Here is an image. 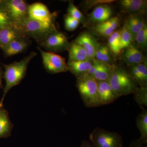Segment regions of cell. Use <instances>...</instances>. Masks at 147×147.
<instances>
[{"mask_svg":"<svg viewBox=\"0 0 147 147\" xmlns=\"http://www.w3.org/2000/svg\"><path fill=\"white\" fill-rule=\"evenodd\" d=\"M36 55V53L32 52L18 61L9 64L1 63L4 69L3 78L5 80V85L2 98L0 100V106L3 105L4 100L9 90L20 84L24 79L29 63Z\"/></svg>","mask_w":147,"mask_h":147,"instance_id":"cell-1","label":"cell"},{"mask_svg":"<svg viewBox=\"0 0 147 147\" xmlns=\"http://www.w3.org/2000/svg\"><path fill=\"white\" fill-rule=\"evenodd\" d=\"M108 82L119 97L134 94L139 88V85L131 78L127 70L122 67L113 66Z\"/></svg>","mask_w":147,"mask_h":147,"instance_id":"cell-2","label":"cell"},{"mask_svg":"<svg viewBox=\"0 0 147 147\" xmlns=\"http://www.w3.org/2000/svg\"><path fill=\"white\" fill-rule=\"evenodd\" d=\"M21 34L34 39L37 43L50 32L57 30L55 23H45L30 19L28 17L13 25Z\"/></svg>","mask_w":147,"mask_h":147,"instance_id":"cell-3","label":"cell"},{"mask_svg":"<svg viewBox=\"0 0 147 147\" xmlns=\"http://www.w3.org/2000/svg\"><path fill=\"white\" fill-rule=\"evenodd\" d=\"M76 87L86 107L94 108L101 106L96 80L90 77L76 78Z\"/></svg>","mask_w":147,"mask_h":147,"instance_id":"cell-4","label":"cell"},{"mask_svg":"<svg viewBox=\"0 0 147 147\" xmlns=\"http://www.w3.org/2000/svg\"><path fill=\"white\" fill-rule=\"evenodd\" d=\"M90 139L93 147H123L121 134L100 127H96L93 130L90 134Z\"/></svg>","mask_w":147,"mask_h":147,"instance_id":"cell-5","label":"cell"},{"mask_svg":"<svg viewBox=\"0 0 147 147\" xmlns=\"http://www.w3.org/2000/svg\"><path fill=\"white\" fill-rule=\"evenodd\" d=\"M38 44L48 52L55 53L67 50L69 43L65 34L57 29L49 33Z\"/></svg>","mask_w":147,"mask_h":147,"instance_id":"cell-6","label":"cell"},{"mask_svg":"<svg viewBox=\"0 0 147 147\" xmlns=\"http://www.w3.org/2000/svg\"><path fill=\"white\" fill-rule=\"evenodd\" d=\"M37 48L41 54L44 68L47 72L55 74L68 71L63 57L55 53L44 51L40 47Z\"/></svg>","mask_w":147,"mask_h":147,"instance_id":"cell-7","label":"cell"},{"mask_svg":"<svg viewBox=\"0 0 147 147\" xmlns=\"http://www.w3.org/2000/svg\"><path fill=\"white\" fill-rule=\"evenodd\" d=\"M13 23L16 25L28 17L29 5L24 0H1Z\"/></svg>","mask_w":147,"mask_h":147,"instance_id":"cell-8","label":"cell"},{"mask_svg":"<svg viewBox=\"0 0 147 147\" xmlns=\"http://www.w3.org/2000/svg\"><path fill=\"white\" fill-rule=\"evenodd\" d=\"M57 14L52 13L47 6L41 3L29 5L28 17L30 19L45 23H55Z\"/></svg>","mask_w":147,"mask_h":147,"instance_id":"cell-9","label":"cell"},{"mask_svg":"<svg viewBox=\"0 0 147 147\" xmlns=\"http://www.w3.org/2000/svg\"><path fill=\"white\" fill-rule=\"evenodd\" d=\"M74 41L84 48L90 60H92L95 59L96 53L99 45L91 33L88 32H83Z\"/></svg>","mask_w":147,"mask_h":147,"instance_id":"cell-10","label":"cell"},{"mask_svg":"<svg viewBox=\"0 0 147 147\" xmlns=\"http://www.w3.org/2000/svg\"><path fill=\"white\" fill-rule=\"evenodd\" d=\"M31 44L29 38L23 36L11 41L2 50L6 57H12L24 52Z\"/></svg>","mask_w":147,"mask_h":147,"instance_id":"cell-11","label":"cell"},{"mask_svg":"<svg viewBox=\"0 0 147 147\" xmlns=\"http://www.w3.org/2000/svg\"><path fill=\"white\" fill-rule=\"evenodd\" d=\"M119 3L121 8L129 15H143L146 11L147 1L121 0Z\"/></svg>","mask_w":147,"mask_h":147,"instance_id":"cell-12","label":"cell"},{"mask_svg":"<svg viewBox=\"0 0 147 147\" xmlns=\"http://www.w3.org/2000/svg\"><path fill=\"white\" fill-rule=\"evenodd\" d=\"M98 92L101 105L115 102L119 97L113 90L108 81H97Z\"/></svg>","mask_w":147,"mask_h":147,"instance_id":"cell-13","label":"cell"},{"mask_svg":"<svg viewBox=\"0 0 147 147\" xmlns=\"http://www.w3.org/2000/svg\"><path fill=\"white\" fill-rule=\"evenodd\" d=\"M127 71L133 80L139 86H147L146 63L128 66Z\"/></svg>","mask_w":147,"mask_h":147,"instance_id":"cell-14","label":"cell"},{"mask_svg":"<svg viewBox=\"0 0 147 147\" xmlns=\"http://www.w3.org/2000/svg\"><path fill=\"white\" fill-rule=\"evenodd\" d=\"M123 57L128 66L141 63H147L146 58L135 45L132 44L125 49Z\"/></svg>","mask_w":147,"mask_h":147,"instance_id":"cell-15","label":"cell"},{"mask_svg":"<svg viewBox=\"0 0 147 147\" xmlns=\"http://www.w3.org/2000/svg\"><path fill=\"white\" fill-rule=\"evenodd\" d=\"M113 10L107 4L97 6L90 13L89 19L91 22L100 24L108 21L111 18Z\"/></svg>","mask_w":147,"mask_h":147,"instance_id":"cell-16","label":"cell"},{"mask_svg":"<svg viewBox=\"0 0 147 147\" xmlns=\"http://www.w3.org/2000/svg\"><path fill=\"white\" fill-rule=\"evenodd\" d=\"M94 59L84 61H68L67 63L68 71L71 72L76 78H82L85 76L92 65Z\"/></svg>","mask_w":147,"mask_h":147,"instance_id":"cell-17","label":"cell"},{"mask_svg":"<svg viewBox=\"0 0 147 147\" xmlns=\"http://www.w3.org/2000/svg\"><path fill=\"white\" fill-rule=\"evenodd\" d=\"M23 36L13 25L0 28V49L2 50L13 40Z\"/></svg>","mask_w":147,"mask_h":147,"instance_id":"cell-18","label":"cell"},{"mask_svg":"<svg viewBox=\"0 0 147 147\" xmlns=\"http://www.w3.org/2000/svg\"><path fill=\"white\" fill-rule=\"evenodd\" d=\"M13 125L4 105L0 106V139L10 137Z\"/></svg>","mask_w":147,"mask_h":147,"instance_id":"cell-19","label":"cell"},{"mask_svg":"<svg viewBox=\"0 0 147 147\" xmlns=\"http://www.w3.org/2000/svg\"><path fill=\"white\" fill-rule=\"evenodd\" d=\"M125 23L134 41L136 34L146 25L142 15H129Z\"/></svg>","mask_w":147,"mask_h":147,"instance_id":"cell-20","label":"cell"},{"mask_svg":"<svg viewBox=\"0 0 147 147\" xmlns=\"http://www.w3.org/2000/svg\"><path fill=\"white\" fill-rule=\"evenodd\" d=\"M67 50L69 52L68 61H84L90 60L86 50L81 45L74 41L69 43Z\"/></svg>","mask_w":147,"mask_h":147,"instance_id":"cell-21","label":"cell"},{"mask_svg":"<svg viewBox=\"0 0 147 147\" xmlns=\"http://www.w3.org/2000/svg\"><path fill=\"white\" fill-rule=\"evenodd\" d=\"M136 119V125L140 132L139 139L142 144H147V110L143 109Z\"/></svg>","mask_w":147,"mask_h":147,"instance_id":"cell-22","label":"cell"},{"mask_svg":"<svg viewBox=\"0 0 147 147\" xmlns=\"http://www.w3.org/2000/svg\"><path fill=\"white\" fill-rule=\"evenodd\" d=\"M95 59L98 61L113 66V54L110 52L108 46L99 45L95 56Z\"/></svg>","mask_w":147,"mask_h":147,"instance_id":"cell-23","label":"cell"},{"mask_svg":"<svg viewBox=\"0 0 147 147\" xmlns=\"http://www.w3.org/2000/svg\"><path fill=\"white\" fill-rule=\"evenodd\" d=\"M108 47L113 55L117 56L121 54L120 30L114 32L108 37Z\"/></svg>","mask_w":147,"mask_h":147,"instance_id":"cell-24","label":"cell"},{"mask_svg":"<svg viewBox=\"0 0 147 147\" xmlns=\"http://www.w3.org/2000/svg\"><path fill=\"white\" fill-rule=\"evenodd\" d=\"M113 66L100 62L98 68L92 78L96 81H108L111 75Z\"/></svg>","mask_w":147,"mask_h":147,"instance_id":"cell-25","label":"cell"},{"mask_svg":"<svg viewBox=\"0 0 147 147\" xmlns=\"http://www.w3.org/2000/svg\"><path fill=\"white\" fill-rule=\"evenodd\" d=\"M134 41L131 33L129 30L126 24H124L120 30V47L121 50L127 48Z\"/></svg>","mask_w":147,"mask_h":147,"instance_id":"cell-26","label":"cell"},{"mask_svg":"<svg viewBox=\"0 0 147 147\" xmlns=\"http://www.w3.org/2000/svg\"><path fill=\"white\" fill-rule=\"evenodd\" d=\"M135 101L143 109L147 107V86H139L138 90L134 94Z\"/></svg>","mask_w":147,"mask_h":147,"instance_id":"cell-27","label":"cell"},{"mask_svg":"<svg viewBox=\"0 0 147 147\" xmlns=\"http://www.w3.org/2000/svg\"><path fill=\"white\" fill-rule=\"evenodd\" d=\"M134 41L137 44V48L146 50L147 45V26L146 25L143 28L138 32L134 37Z\"/></svg>","mask_w":147,"mask_h":147,"instance_id":"cell-28","label":"cell"},{"mask_svg":"<svg viewBox=\"0 0 147 147\" xmlns=\"http://www.w3.org/2000/svg\"><path fill=\"white\" fill-rule=\"evenodd\" d=\"M67 11V14L78 20L80 23L83 24H86V18L85 16L79 10V9L75 5L73 2L71 1L69 2Z\"/></svg>","mask_w":147,"mask_h":147,"instance_id":"cell-29","label":"cell"},{"mask_svg":"<svg viewBox=\"0 0 147 147\" xmlns=\"http://www.w3.org/2000/svg\"><path fill=\"white\" fill-rule=\"evenodd\" d=\"M11 25H13V22L9 15L5 6L1 0H0V28Z\"/></svg>","mask_w":147,"mask_h":147,"instance_id":"cell-30","label":"cell"},{"mask_svg":"<svg viewBox=\"0 0 147 147\" xmlns=\"http://www.w3.org/2000/svg\"><path fill=\"white\" fill-rule=\"evenodd\" d=\"M80 22L69 14L64 16V26L66 30L69 32L73 31L79 26Z\"/></svg>","mask_w":147,"mask_h":147,"instance_id":"cell-31","label":"cell"},{"mask_svg":"<svg viewBox=\"0 0 147 147\" xmlns=\"http://www.w3.org/2000/svg\"><path fill=\"white\" fill-rule=\"evenodd\" d=\"M94 30L100 35L108 37L115 32V30L111 27L99 24H97L94 27Z\"/></svg>","mask_w":147,"mask_h":147,"instance_id":"cell-32","label":"cell"},{"mask_svg":"<svg viewBox=\"0 0 147 147\" xmlns=\"http://www.w3.org/2000/svg\"><path fill=\"white\" fill-rule=\"evenodd\" d=\"M114 1H110V0H98V1H86V5L88 6L89 7L93 6L96 5L108 4V3L113 2Z\"/></svg>","mask_w":147,"mask_h":147,"instance_id":"cell-33","label":"cell"},{"mask_svg":"<svg viewBox=\"0 0 147 147\" xmlns=\"http://www.w3.org/2000/svg\"><path fill=\"white\" fill-rule=\"evenodd\" d=\"M127 147H147L146 145L142 144L139 138L133 139Z\"/></svg>","mask_w":147,"mask_h":147,"instance_id":"cell-34","label":"cell"},{"mask_svg":"<svg viewBox=\"0 0 147 147\" xmlns=\"http://www.w3.org/2000/svg\"><path fill=\"white\" fill-rule=\"evenodd\" d=\"M110 26L114 30H115L118 27L119 25V19L118 17H114L111 18L108 20Z\"/></svg>","mask_w":147,"mask_h":147,"instance_id":"cell-35","label":"cell"},{"mask_svg":"<svg viewBox=\"0 0 147 147\" xmlns=\"http://www.w3.org/2000/svg\"><path fill=\"white\" fill-rule=\"evenodd\" d=\"M2 63L0 61V89L2 87V79L3 76V68L2 65Z\"/></svg>","mask_w":147,"mask_h":147,"instance_id":"cell-36","label":"cell"},{"mask_svg":"<svg viewBox=\"0 0 147 147\" xmlns=\"http://www.w3.org/2000/svg\"><path fill=\"white\" fill-rule=\"evenodd\" d=\"M80 147H93L92 146L91 143L87 141V140H84L82 141V144L80 145Z\"/></svg>","mask_w":147,"mask_h":147,"instance_id":"cell-37","label":"cell"}]
</instances>
